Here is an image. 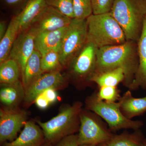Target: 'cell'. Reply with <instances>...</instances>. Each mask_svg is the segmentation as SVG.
<instances>
[{
    "label": "cell",
    "instance_id": "29",
    "mask_svg": "<svg viewBox=\"0 0 146 146\" xmlns=\"http://www.w3.org/2000/svg\"><path fill=\"white\" fill-rule=\"evenodd\" d=\"M1 2L6 7L11 9L20 11L25 5L29 0H1Z\"/></svg>",
    "mask_w": 146,
    "mask_h": 146
},
{
    "label": "cell",
    "instance_id": "23",
    "mask_svg": "<svg viewBox=\"0 0 146 146\" xmlns=\"http://www.w3.org/2000/svg\"><path fill=\"white\" fill-rule=\"evenodd\" d=\"M21 68L18 62L8 58L0 63V82L1 84H12L20 81Z\"/></svg>",
    "mask_w": 146,
    "mask_h": 146
},
{
    "label": "cell",
    "instance_id": "31",
    "mask_svg": "<svg viewBox=\"0 0 146 146\" xmlns=\"http://www.w3.org/2000/svg\"><path fill=\"white\" fill-rule=\"evenodd\" d=\"M57 90L53 88L47 89L42 93L50 104L55 102L58 98Z\"/></svg>",
    "mask_w": 146,
    "mask_h": 146
},
{
    "label": "cell",
    "instance_id": "35",
    "mask_svg": "<svg viewBox=\"0 0 146 146\" xmlns=\"http://www.w3.org/2000/svg\"><path fill=\"white\" fill-rule=\"evenodd\" d=\"M79 146H98L96 145H80Z\"/></svg>",
    "mask_w": 146,
    "mask_h": 146
},
{
    "label": "cell",
    "instance_id": "25",
    "mask_svg": "<svg viewBox=\"0 0 146 146\" xmlns=\"http://www.w3.org/2000/svg\"><path fill=\"white\" fill-rule=\"evenodd\" d=\"M75 18L86 20L93 14L92 0H72Z\"/></svg>",
    "mask_w": 146,
    "mask_h": 146
},
{
    "label": "cell",
    "instance_id": "16",
    "mask_svg": "<svg viewBox=\"0 0 146 146\" xmlns=\"http://www.w3.org/2000/svg\"><path fill=\"white\" fill-rule=\"evenodd\" d=\"M138 42L139 65L135 78L129 88L131 90L139 87L146 89V16Z\"/></svg>",
    "mask_w": 146,
    "mask_h": 146
},
{
    "label": "cell",
    "instance_id": "32",
    "mask_svg": "<svg viewBox=\"0 0 146 146\" xmlns=\"http://www.w3.org/2000/svg\"><path fill=\"white\" fill-rule=\"evenodd\" d=\"M35 103L38 108L41 110L46 109L50 105L49 102L43 94L39 95L35 100Z\"/></svg>",
    "mask_w": 146,
    "mask_h": 146
},
{
    "label": "cell",
    "instance_id": "12",
    "mask_svg": "<svg viewBox=\"0 0 146 146\" xmlns=\"http://www.w3.org/2000/svg\"><path fill=\"white\" fill-rule=\"evenodd\" d=\"M35 36L29 30L20 33L9 54L8 58L13 59L18 62L21 68V74L23 72L29 58L35 50Z\"/></svg>",
    "mask_w": 146,
    "mask_h": 146
},
{
    "label": "cell",
    "instance_id": "18",
    "mask_svg": "<svg viewBox=\"0 0 146 146\" xmlns=\"http://www.w3.org/2000/svg\"><path fill=\"white\" fill-rule=\"evenodd\" d=\"M42 54L35 50L21 74L22 82L25 91L44 74L41 66Z\"/></svg>",
    "mask_w": 146,
    "mask_h": 146
},
{
    "label": "cell",
    "instance_id": "11",
    "mask_svg": "<svg viewBox=\"0 0 146 146\" xmlns=\"http://www.w3.org/2000/svg\"><path fill=\"white\" fill-rule=\"evenodd\" d=\"M97 49L92 44L87 43L73 60L70 65L71 73L76 79L90 81L95 71Z\"/></svg>",
    "mask_w": 146,
    "mask_h": 146
},
{
    "label": "cell",
    "instance_id": "6",
    "mask_svg": "<svg viewBox=\"0 0 146 146\" xmlns=\"http://www.w3.org/2000/svg\"><path fill=\"white\" fill-rule=\"evenodd\" d=\"M87 30L86 20L72 19L59 51L60 62L63 68L70 65L86 44Z\"/></svg>",
    "mask_w": 146,
    "mask_h": 146
},
{
    "label": "cell",
    "instance_id": "4",
    "mask_svg": "<svg viewBox=\"0 0 146 146\" xmlns=\"http://www.w3.org/2000/svg\"><path fill=\"white\" fill-rule=\"evenodd\" d=\"M82 104L77 102L64 108L56 116L48 121L36 122L42 129L46 142L55 145L66 136L75 134L79 129L80 114Z\"/></svg>",
    "mask_w": 146,
    "mask_h": 146
},
{
    "label": "cell",
    "instance_id": "9",
    "mask_svg": "<svg viewBox=\"0 0 146 146\" xmlns=\"http://www.w3.org/2000/svg\"><path fill=\"white\" fill-rule=\"evenodd\" d=\"M72 19L53 7L47 5L27 30L36 36L42 33L68 27Z\"/></svg>",
    "mask_w": 146,
    "mask_h": 146
},
{
    "label": "cell",
    "instance_id": "7",
    "mask_svg": "<svg viewBox=\"0 0 146 146\" xmlns=\"http://www.w3.org/2000/svg\"><path fill=\"white\" fill-rule=\"evenodd\" d=\"M99 117L95 113L82 110L80 114V125L78 134L80 145L98 146L109 141L114 136Z\"/></svg>",
    "mask_w": 146,
    "mask_h": 146
},
{
    "label": "cell",
    "instance_id": "28",
    "mask_svg": "<svg viewBox=\"0 0 146 146\" xmlns=\"http://www.w3.org/2000/svg\"><path fill=\"white\" fill-rule=\"evenodd\" d=\"M115 0H92L93 14L109 13Z\"/></svg>",
    "mask_w": 146,
    "mask_h": 146
},
{
    "label": "cell",
    "instance_id": "10",
    "mask_svg": "<svg viewBox=\"0 0 146 146\" xmlns=\"http://www.w3.org/2000/svg\"><path fill=\"white\" fill-rule=\"evenodd\" d=\"M66 82V79L60 71L44 73L25 91V105L28 106L32 104L36 97L47 89L57 90L63 87Z\"/></svg>",
    "mask_w": 146,
    "mask_h": 146
},
{
    "label": "cell",
    "instance_id": "20",
    "mask_svg": "<svg viewBox=\"0 0 146 146\" xmlns=\"http://www.w3.org/2000/svg\"><path fill=\"white\" fill-rule=\"evenodd\" d=\"M19 34V25L15 16L11 20L5 35L0 40V63L8 59L12 46Z\"/></svg>",
    "mask_w": 146,
    "mask_h": 146
},
{
    "label": "cell",
    "instance_id": "27",
    "mask_svg": "<svg viewBox=\"0 0 146 146\" xmlns=\"http://www.w3.org/2000/svg\"><path fill=\"white\" fill-rule=\"evenodd\" d=\"M96 94L99 99L108 102H116L120 99L119 91L115 86H103L100 87L99 91Z\"/></svg>",
    "mask_w": 146,
    "mask_h": 146
},
{
    "label": "cell",
    "instance_id": "36",
    "mask_svg": "<svg viewBox=\"0 0 146 146\" xmlns=\"http://www.w3.org/2000/svg\"><path fill=\"white\" fill-rule=\"evenodd\" d=\"M143 146H146V138H145L144 140Z\"/></svg>",
    "mask_w": 146,
    "mask_h": 146
},
{
    "label": "cell",
    "instance_id": "3",
    "mask_svg": "<svg viewBox=\"0 0 146 146\" xmlns=\"http://www.w3.org/2000/svg\"><path fill=\"white\" fill-rule=\"evenodd\" d=\"M86 21L87 43L92 44L96 48L126 42L122 29L110 12L92 14Z\"/></svg>",
    "mask_w": 146,
    "mask_h": 146
},
{
    "label": "cell",
    "instance_id": "34",
    "mask_svg": "<svg viewBox=\"0 0 146 146\" xmlns=\"http://www.w3.org/2000/svg\"><path fill=\"white\" fill-rule=\"evenodd\" d=\"M42 146H53V145L52 144H51L50 143L46 142V141L43 144Z\"/></svg>",
    "mask_w": 146,
    "mask_h": 146
},
{
    "label": "cell",
    "instance_id": "19",
    "mask_svg": "<svg viewBox=\"0 0 146 146\" xmlns=\"http://www.w3.org/2000/svg\"><path fill=\"white\" fill-rule=\"evenodd\" d=\"M0 100L8 108H16L24 100L25 90L23 83L20 81L12 84H1Z\"/></svg>",
    "mask_w": 146,
    "mask_h": 146
},
{
    "label": "cell",
    "instance_id": "21",
    "mask_svg": "<svg viewBox=\"0 0 146 146\" xmlns=\"http://www.w3.org/2000/svg\"><path fill=\"white\" fill-rule=\"evenodd\" d=\"M145 136L140 129L133 133L124 132L115 135L111 139L98 146H143Z\"/></svg>",
    "mask_w": 146,
    "mask_h": 146
},
{
    "label": "cell",
    "instance_id": "13",
    "mask_svg": "<svg viewBox=\"0 0 146 146\" xmlns=\"http://www.w3.org/2000/svg\"><path fill=\"white\" fill-rule=\"evenodd\" d=\"M46 142L41 128L32 121H27L23 130L15 140L2 146H42Z\"/></svg>",
    "mask_w": 146,
    "mask_h": 146
},
{
    "label": "cell",
    "instance_id": "5",
    "mask_svg": "<svg viewBox=\"0 0 146 146\" xmlns=\"http://www.w3.org/2000/svg\"><path fill=\"white\" fill-rule=\"evenodd\" d=\"M86 105V109L104 119L112 131L124 129L138 130L143 125L142 121H133L126 117L121 111L119 102L104 101L98 98L96 93L87 98Z\"/></svg>",
    "mask_w": 146,
    "mask_h": 146
},
{
    "label": "cell",
    "instance_id": "2",
    "mask_svg": "<svg viewBox=\"0 0 146 146\" xmlns=\"http://www.w3.org/2000/svg\"><path fill=\"white\" fill-rule=\"evenodd\" d=\"M127 41L138 42L146 16V0H115L110 11Z\"/></svg>",
    "mask_w": 146,
    "mask_h": 146
},
{
    "label": "cell",
    "instance_id": "17",
    "mask_svg": "<svg viewBox=\"0 0 146 146\" xmlns=\"http://www.w3.org/2000/svg\"><path fill=\"white\" fill-rule=\"evenodd\" d=\"M119 100L121 111L128 119H131L146 112V96L136 98L128 91Z\"/></svg>",
    "mask_w": 146,
    "mask_h": 146
},
{
    "label": "cell",
    "instance_id": "30",
    "mask_svg": "<svg viewBox=\"0 0 146 146\" xmlns=\"http://www.w3.org/2000/svg\"><path fill=\"white\" fill-rule=\"evenodd\" d=\"M78 134H72L64 137L54 146H79Z\"/></svg>",
    "mask_w": 146,
    "mask_h": 146
},
{
    "label": "cell",
    "instance_id": "24",
    "mask_svg": "<svg viewBox=\"0 0 146 146\" xmlns=\"http://www.w3.org/2000/svg\"><path fill=\"white\" fill-rule=\"evenodd\" d=\"M41 66L44 73L60 71L63 68L60 62L59 51L53 50L42 55Z\"/></svg>",
    "mask_w": 146,
    "mask_h": 146
},
{
    "label": "cell",
    "instance_id": "14",
    "mask_svg": "<svg viewBox=\"0 0 146 146\" xmlns=\"http://www.w3.org/2000/svg\"><path fill=\"white\" fill-rule=\"evenodd\" d=\"M48 5L46 0H29L25 7L16 15L19 34L28 30L39 14Z\"/></svg>",
    "mask_w": 146,
    "mask_h": 146
},
{
    "label": "cell",
    "instance_id": "8",
    "mask_svg": "<svg viewBox=\"0 0 146 146\" xmlns=\"http://www.w3.org/2000/svg\"><path fill=\"white\" fill-rule=\"evenodd\" d=\"M27 113L16 108H1L0 110V143L13 141L27 121Z\"/></svg>",
    "mask_w": 146,
    "mask_h": 146
},
{
    "label": "cell",
    "instance_id": "15",
    "mask_svg": "<svg viewBox=\"0 0 146 146\" xmlns=\"http://www.w3.org/2000/svg\"><path fill=\"white\" fill-rule=\"evenodd\" d=\"M68 27L37 35L35 39V50L42 55L53 50L59 51Z\"/></svg>",
    "mask_w": 146,
    "mask_h": 146
},
{
    "label": "cell",
    "instance_id": "33",
    "mask_svg": "<svg viewBox=\"0 0 146 146\" xmlns=\"http://www.w3.org/2000/svg\"><path fill=\"white\" fill-rule=\"evenodd\" d=\"M8 26H7L6 23L5 21H2L0 23V40L5 35Z\"/></svg>",
    "mask_w": 146,
    "mask_h": 146
},
{
    "label": "cell",
    "instance_id": "22",
    "mask_svg": "<svg viewBox=\"0 0 146 146\" xmlns=\"http://www.w3.org/2000/svg\"><path fill=\"white\" fill-rule=\"evenodd\" d=\"M125 79V72L121 68L114 69L99 74H95L91 77L90 81L98 84L99 87L112 86L116 87Z\"/></svg>",
    "mask_w": 146,
    "mask_h": 146
},
{
    "label": "cell",
    "instance_id": "1",
    "mask_svg": "<svg viewBox=\"0 0 146 146\" xmlns=\"http://www.w3.org/2000/svg\"><path fill=\"white\" fill-rule=\"evenodd\" d=\"M138 65V45L136 42L127 41L121 44L97 49L94 74L122 68L125 75L124 84L129 88L135 78Z\"/></svg>",
    "mask_w": 146,
    "mask_h": 146
},
{
    "label": "cell",
    "instance_id": "26",
    "mask_svg": "<svg viewBox=\"0 0 146 146\" xmlns=\"http://www.w3.org/2000/svg\"><path fill=\"white\" fill-rule=\"evenodd\" d=\"M47 5L53 7L67 17L75 18L72 0H46Z\"/></svg>",
    "mask_w": 146,
    "mask_h": 146
}]
</instances>
